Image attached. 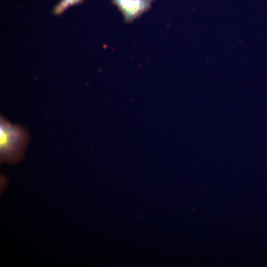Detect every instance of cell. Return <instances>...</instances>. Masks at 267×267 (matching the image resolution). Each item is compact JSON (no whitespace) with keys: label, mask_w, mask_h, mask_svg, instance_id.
Masks as SVG:
<instances>
[{"label":"cell","mask_w":267,"mask_h":267,"mask_svg":"<svg viewBox=\"0 0 267 267\" xmlns=\"http://www.w3.org/2000/svg\"><path fill=\"white\" fill-rule=\"evenodd\" d=\"M28 134L22 127L3 117L0 120V153L5 161H15L22 157L28 142Z\"/></svg>","instance_id":"obj_1"},{"label":"cell","mask_w":267,"mask_h":267,"mask_svg":"<svg viewBox=\"0 0 267 267\" xmlns=\"http://www.w3.org/2000/svg\"><path fill=\"white\" fill-rule=\"evenodd\" d=\"M153 0H112L124 16L126 22H131L148 11Z\"/></svg>","instance_id":"obj_2"},{"label":"cell","mask_w":267,"mask_h":267,"mask_svg":"<svg viewBox=\"0 0 267 267\" xmlns=\"http://www.w3.org/2000/svg\"><path fill=\"white\" fill-rule=\"evenodd\" d=\"M84 0H60L53 7L52 12L55 15H60L71 6L83 2Z\"/></svg>","instance_id":"obj_3"}]
</instances>
